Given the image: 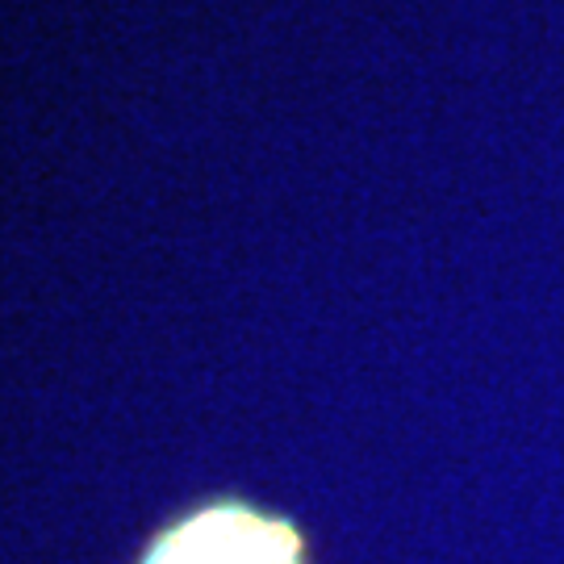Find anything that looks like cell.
I'll use <instances>...</instances> for the list:
<instances>
[{"label":"cell","instance_id":"cell-1","mask_svg":"<svg viewBox=\"0 0 564 564\" xmlns=\"http://www.w3.org/2000/svg\"><path fill=\"white\" fill-rule=\"evenodd\" d=\"M151 564H297V540L247 510H209L184 523Z\"/></svg>","mask_w":564,"mask_h":564}]
</instances>
